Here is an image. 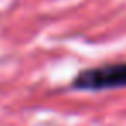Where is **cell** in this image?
Listing matches in <instances>:
<instances>
[{"instance_id": "6da1fadb", "label": "cell", "mask_w": 126, "mask_h": 126, "mask_svg": "<svg viewBox=\"0 0 126 126\" xmlns=\"http://www.w3.org/2000/svg\"><path fill=\"white\" fill-rule=\"evenodd\" d=\"M71 88L81 92H104L126 88V62H112L79 71L71 81Z\"/></svg>"}]
</instances>
